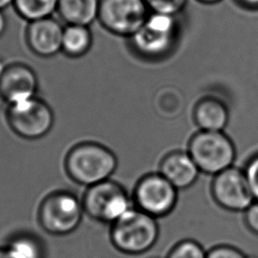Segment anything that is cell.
<instances>
[{
    "label": "cell",
    "mask_w": 258,
    "mask_h": 258,
    "mask_svg": "<svg viewBox=\"0 0 258 258\" xmlns=\"http://www.w3.org/2000/svg\"><path fill=\"white\" fill-rule=\"evenodd\" d=\"M118 165L117 156L108 147L95 142L80 143L66 157L71 178L87 187L110 179Z\"/></svg>",
    "instance_id": "cell-1"
},
{
    "label": "cell",
    "mask_w": 258,
    "mask_h": 258,
    "mask_svg": "<svg viewBox=\"0 0 258 258\" xmlns=\"http://www.w3.org/2000/svg\"><path fill=\"white\" fill-rule=\"evenodd\" d=\"M158 237L157 219L135 207L111 224L110 239L113 246L127 255H140L149 251Z\"/></svg>",
    "instance_id": "cell-2"
},
{
    "label": "cell",
    "mask_w": 258,
    "mask_h": 258,
    "mask_svg": "<svg viewBox=\"0 0 258 258\" xmlns=\"http://www.w3.org/2000/svg\"><path fill=\"white\" fill-rule=\"evenodd\" d=\"M179 37L177 16L150 12L144 24L129 37L132 50L145 59H160L174 49Z\"/></svg>",
    "instance_id": "cell-3"
},
{
    "label": "cell",
    "mask_w": 258,
    "mask_h": 258,
    "mask_svg": "<svg viewBox=\"0 0 258 258\" xmlns=\"http://www.w3.org/2000/svg\"><path fill=\"white\" fill-rule=\"evenodd\" d=\"M187 152L201 173L216 175L234 165L236 147L224 131L198 130L187 143Z\"/></svg>",
    "instance_id": "cell-4"
},
{
    "label": "cell",
    "mask_w": 258,
    "mask_h": 258,
    "mask_svg": "<svg viewBox=\"0 0 258 258\" xmlns=\"http://www.w3.org/2000/svg\"><path fill=\"white\" fill-rule=\"evenodd\" d=\"M85 213L102 223L112 224L134 207L131 195L117 181H105L88 186L82 200Z\"/></svg>",
    "instance_id": "cell-5"
},
{
    "label": "cell",
    "mask_w": 258,
    "mask_h": 258,
    "mask_svg": "<svg viewBox=\"0 0 258 258\" xmlns=\"http://www.w3.org/2000/svg\"><path fill=\"white\" fill-rule=\"evenodd\" d=\"M131 197L135 208L159 219L176 207L178 189L158 171L149 172L137 180Z\"/></svg>",
    "instance_id": "cell-6"
},
{
    "label": "cell",
    "mask_w": 258,
    "mask_h": 258,
    "mask_svg": "<svg viewBox=\"0 0 258 258\" xmlns=\"http://www.w3.org/2000/svg\"><path fill=\"white\" fill-rule=\"evenodd\" d=\"M85 213L83 203L69 191H55L47 196L39 207L42 228L53 235H66L75 231Z\"/></svg>",
    "instance_id": "cell-7"
},
{
    "label": "cell",
    "mask_w": 258,
    "mask_h": 258,
    "mask_svg": "<svg viewBox=\"0 0 258 258\" xmlns=\"http://www.w3.org/2000/svg\"><path fill=\"white\" fill-rule=\"evenodd\" d=\"M149 13L144 0H100L98 20L109 32L129 38L144 24Z\"/></svg>",
    "instance_id": "cell-8"
},
{
    "label": "cell",
    "mask_w": 258,
    "mask_h": 258,
    "mask_svg": "<svg viewBox=\"0 0 258 258\" xmlns=\"http://www.w3.org/2000/svg\"><path fill=\"white\" fill-rule=\"evenodd\" d=\"M7 120L11 129L25 139H37L49 132L54 117L51 108L36 96L8 105Z\"/></svg>",
    "instance_id": "cell-9"
},
{
    "label": "cell",
    "mask_w": 258,
    "mask_h": 258,
    "mask_svg": "<svg viewBox=\"0 0 258 258\" xmlns=\"http://www.w3.org/2000/svg\"><path fill=\"white\" fill-rule=\"evenodd\" d=\"M211 195L222 209L243 213L255 200L243 168L235 165L213 176Z\"/></svg>",
    "instance_id": "cell-10"
},
{
    "label": "cell",
    "mask_w": 258,
    "mask_h": 258,
    "mask_svg": "<svg viewBox=\"0 0 258 258\" xmlns=\"http://www.w3.org/2000/svg\"><path fill=\"white\" fill-rule=\"evenodd\" d=\"M38 81L35 73L22 63L6 67L0 79V96L12 105L36 96Z\"/></svg>",
    "instance_id": "cell-11"
},
{
    "label": "cell",
    "mask_w": 258,
    "mask_h": 258,
    "mask_svg": "<svg viewBox=\"0 0 258 258\" xmlns=\"http://www.w3.org/2000/svg\"><path fill=\"white\" fill-rule=\"evenodd\" d=\"M62 32L63 26L50 16L29 22L26 41L35 54L48 57L61 51Z\"/></svg>",
    "instance_id": "cell-12"
},
{
    "label": "cell",
    "mask_w": 258,
    "mask_h": 258,
    "mask_svg": "<svg viewBox=\"0 0 258 258\" xmlns=\"http://www.w3.org/2000/svg\"><path fill=\"white\" fill-rule=\"evenodd\" d=\"M158 172L178 190L194 185L201 173L187 150H173L165 154L159 162Z\"/></svg>",
    "instance_id": "cell-13"
},
{
    "label": "cell",
    "mask_w": 258,
    "mask_h": 258,
    "mask_svg": "<svg viewBox=\"0 0 258 258\" xmlns=\"http://www.w3.org/2000/svg\"><path fill=\"white\" fill-rule=\"evenodd\" d=\"M192 118L199 130L224 131L230 120V112L221 99L207 96L196 103Z\"/></svg>",
    "instance_id": "cell-14"
},
{
    "label": "cell",
    "mask_w": 258,
    "mask_h": 258,
    "mask_svg": "<svg viewBox=\"0 0 258 258\" xmlns=\"http://www.w3.org/2000/svg\"><path fill=\"white\" fill-rule=\"evenodd\" d=\"M100 0H58L56 12L67 24L90 26L98 19Z\"/></svg>",
    "instance_id": "cell-15"
},
{
    "label": "cell",
    "mask_w": 258,
    "mask_h": 258,
    "mask_svg": "<svg viewBox=\"0 0 258 258\" xmlns=\"http://www.w3.org/2000/svg\"><path fill=\"white\" fill-rule=\"evenodd\" d=\"M93 43V35L89 26L67 24L63 26L61 51L71 57L86 54Z\"/></svg>",
    "instance_id": "cell-16"
},
{
    "label": "cell",
    "mask_w": 258,
    "mask_h": 258,
    "mask_svg": "<svg viewBox=\"0 0 258 258\" xmlns=\"http://www.w3.org/2000/svg\"><path fill=\"white\" fill-rule=\"evenodd\" d=\"M57 4L58 0H13L18 15L29 22L50 17Z\"/></svg>",
    "instance_id": "cell-17"
},
{
    "label": "cell",
    "mask_w": 258,
    "mask_h": 258,
    "mask_svg": "<svg viewBox=\"0 0 258 258\" xmlns=\"http://www.w3.org/2000/svg\"><path fill=\"white\" fill-rule=\"evenodd\" d=\"M6 245L17 258H42L43 255L39 242L30 236H17Z\"/></svg>",
    "instance_id": "cell-18"
},
{
    "label": "cell",
    "mask_w": 258,
    "mask_h": 258,
    "mask_svg": "<svg viewBox=\"0 0 258 258\" xmlns=\"http://www.w3.org/2000/svg\"><path fill=\"white\" fill-rule=\"evenodd\" d=\"M166 258H207V251L192 239H184L176 243Z\"/></svg>",
    "instance_id": "cell-19"
},
{
    "label": "cell",
    "mask_w": 258,
    "mask_h": 258,
    "mask_svg": "<svg viewBox=\"0 0 258 258\" xmlns=\"http://www.w3.org/2000/svg\"><path fill=\"white\" fill-rule=\"evenodd\" d=\"M149 11L177 16L185 8L188 0H144Z\"/></svg>",
    "instance_id": "cell-20"
},
{
    "label": "cell",
    "mask_w": 258,
    "mask_h": 258,
    "mask_svg": "<svg viewBox=\"0 0 258 258\" xmlns=\"http://www.w3.org/2000/svg\"><path fill=\"white\" fill-rule=\"evenodd\" d=\"M255 201H258V153L252 155L243 166Z\"/></svg>",
    "instance_id": "cell-21"
},
{
    "label": "cell",
    "mask_w": 258,
    "mask_h": 258,
    "mask_svg": "<svg viewBox=\"0 0 258 258\" xmlns=\"http://www.w3.org/2000/svg\"><path fill=\"white\" fill-rule=\"evenodd\" d=\"M207 258H255V257L246 255L243 251H241L237 247L227 245V244H221L207 251Z\"/></svg>",
    "instance_id": "cell-22"
},
{
    "label": "cell",
    "mask_w": 258,
    "mask_h": 258,
    "mask_svg": "<svg viewBox=\"0 0 258 258\" xmlns=\"http://www.w3.org/2000/svg\"><path fill=\"white\" fill-rule=\"evenodd\" d=\"M243 220L247 229L258 236V201H254L243 212Z\"/></svg>",
    "instance_id": "cell-23"
},
{
    "label": "cell",
    "mask_w": 258,
    "mask_h": 258,
    "mask_svg": "<svg viewBox=\"0 0 258 258\" xmlns=\"http://www.w3.org/2000/svg\"><path fill=\"white\" fill-rule=\"evenodd\" d=\"M237 2L248 9H258V0H237Z\"/></svg>",
    "instance_id": "cell-24"
},
{
    "label": "cell",
    "mask_w": 258,
    "mask_h": 258,
    "mask_svg": "<svg viewBox=\"0 0 258 258\" xmlns=\"http://www.w3.org/2000/svg\"><path fill=\"white\" fill-rule=\"evenodd\" d=\"M0 258H17L7 245L0 246Z\"/></svg>",
    "instance_id": "cell-25"
},
{
    "label": "cell",
    "mask_w": 258,
    "mask_h": 258,
    "mask_svg": "<svg viewBox=\"0 0 258 258\" xmlns=\"http://www.w3.org/2000/svg\"><path fill=\"white\" fill-rule=\"evenodd\" d=\"M5 29H6V19L2 10H0V36L4 33Z\"/></svg>",
    "instance_id": "cell-26"
},
{
    "label": "cell",
    "mask_w": 258,
    "mask_h": 258,
    "mask_svg": "<svg viewBox=\"0 0 258 258\" xmlns=\"http://www.w3.org/2000/svg\"><path fill=\"white\" fill-rule=\"evenodd\" d=\"M10 4H13V0H0V10L5 9Z\"/></svg>",
    "instance_id": "cell-27"
},
{
    "label": "cell",
    "mask_w": 258,
    "mask_h": 258,
    "mask_svg": "<svg viewBox=\"0 0 258 258\" xmlns=\"http://www.w3.org/2000/svg\"><path fill=\"white\" fill-rule=\"evenodd\" d=\"M199 2L203 3V4H207V5H213V4H217L220 3L223 0H198Z\"/></svg>",
    "instance_id": "cell-28"
},
{
    "label": "cell",
    "mask_w": 258,
    "mask_h": 258,
    "mask_svg": "<svg viewBox=\"0 0 258 258\" xmlns=\"http://www.w3.org/2000/svg\"><path fill=\"white\" fill-rule=\"evenodd\" d=\"M5 70H6V66L4 64L3 60L0 58V79H1V77L3 76V74H4Z\"/></svg>",
    "instance_id": "cell-29"
}]
</instances>
